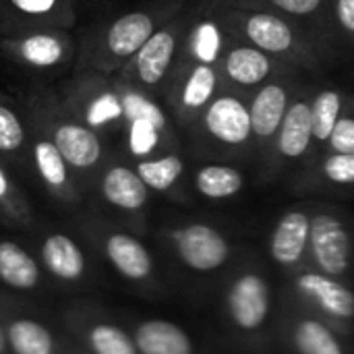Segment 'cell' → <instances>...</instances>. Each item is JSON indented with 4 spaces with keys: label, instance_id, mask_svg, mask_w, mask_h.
<instances>
[{
    "label": "cell",
    "instance_id": "cell-1",
    "mask_svg": "<svg viewBox=\"0 0 354 354\" xmlns=\"http://www.w3.org/2000/svg\"><path fill=\"white\" fill-rule=\"evenodd\" d=\"M189 2L191 0H151L89 27L77 46L75 68L116 75L151 35Z\"/></svg>",
    "mask_w": 354,
    "mask_h": 354
},
{
    "label": "cell",
    "instance_id": "cell-2",
    "mask_svg": "<svg viewBox=\"0 0 354 354\" xmlns=\"http://www.w3.org/2000/svg\"><path fill=\"white\" fill-rule=\"evenodd\" d=\"M220 10L234 37L253 44L299 73H317L334 56V48L288 17L228 4H220Z\"/></svg>",
    "mask_w": 354,
    "mask_h": 354
},
{
    "label": "cell",
    "instance_id": "cell-3",
    "mask_svg": "<svg viewBox=\"0 0 354 354\" xmlns=\"http://www.w3.org/2000/svg\"><path fill=\"white\" fill-rule=\"evenodd\" d=\"M193 153L216 162L253 164V127L249 97L222 89L201 116L185 131Z\"/></svg>",
    "mask_w": 354,
    "mask_h": 354
},
{
    "label": "cell",
    "instance_id": "cell-4",
    "mask_svg": "<svg viewBox=\"0 0 354 354\" xmlns=\"http://www.w3.org/2000/svg\"><path fill=\"white\" fill-rule=\"evenodd\" d=\"M23 108L25 120L39 129L58 147L75 174L100 172L108 160V139L73 116L56 91H35L25 97Z\"/></svg>",
    "mask_w": 354,
    "mask_h": 354
},
{
    "label": "cell",
    "instance_id": "cell-5",
    "mask_svg": "<svg viewBox=\"0 0 354 354\" xmlns=\"http://www.w3.org/2000/svg\"><path fill=\"white\" fill-rule=\"evenodd\" d=\"M116 83L124 108L120 137L127 156L139 162L170 149H180V131L170 118L162 100L131 83H124L118 77Z\"/></svg>",
    "mask_w": 354,
    "mask_h": 354
},
{
    "label": "cell",
    "instance_id": "cell-6",
    "mask_svg": "<svg viewBox=\"0 0 354 354\" xmlns=\"http://www.w3.org/2000/svg\"><path fill=\"white\" fill-rule=\"evenodd\" d=\"M56 93L73 116H77L91 131L100 133L104 139L120 135L124 124V108L114 75L75 68Z\"/></svg>",
    "mask_w": 354,
    "mask_h": 354
},
{
    "label": "cell",
    "instance_id": "cell-7",
    "mask_svg": "<svg viewBox=\"0 0 354 354\" xmlns=\"http://www.w3.org/2000/svg\"><path fill=\"white\" fill-rule=\"evenodd\" d=\"M195 2L197 0H191L178 15H174L168 23H164L143 44V48L116 73V77L122 79L124 83H131L160 97L166 81L170 79L180 58L183 41L195 12Z\"/></svg>",
    "mask_w": 354,
    "mask_h": 354
},
{
    "label": "cell",
    "instance_id": "cell-8",
    "mask_svg": "<svg viewBox=\"0 0 354 354\" xmlns=\"http://www.w3.org/2000/svg\"><path fill=\"white\" fill-rule=\"evenodd\" d=\"M218 66L178 60L160 95L180 135L201 116L212 100L222 91Z\"/></svg>",
    "mask_w": 354,
    "mask_h": 354
},
{
    "label": "cell",
    "instance_id": "cell-9",
    "mask_svg": "<svg viewBox=\"0 0 354 354\" xmlns=\"http://www.w3.org/2000/svg\"><path fill=\"white\" fill-rule=\"evenodd\" d=\"M303 83V73L290 71L270 79L247 95L253 127V164L257 166L259 174L263 172L270 160L274 141L288 112V106Z\"/></svg>",
    "mask_w": 354,
    "mask_h": 354
},
{
    "label": "cell",
    "instance_id": "cell-10",
    "mask_svg": "<svg viewBox=\"0 0 354 354\" xmlns=\"http://www.w3.org/2000/svg\"><path fill=\"white\" fill-rule=\"evenodd\" d=\"M77 39L71 29L39 27L0 35V52L35 73L66 71L77 58Z\"/></svg>",
    "mask_w": 354,
    "mask_h": 354
},
{
    "label": "cell",
    "instance_id": "cell-11",
    "mask_svg": "<svg viewBox=\"0 0 354 354\" xmlns=\"http://www.w3.org/2000/svg\"><path fill=\"white\" fill-rule=\"evenodd\" d=\"M311 95L313 83H303L295 93L288 112L282 120L278 137L274 141L270 160L259 174L263 183H272L286 174L288 170H299L303 164L311 160V139H313V124H311Z\"/></svg>",
    "mask_w": 354,
    "mask_h": 354
},
{
    "label": "cell",
    "instance_id": "cell-12",
    "mask_svg": "<svg viewBox=\"0 0 354 354\" xmlns=\"http://www.w3.org/2000/svg\"><path fill=\"white\" fill-rule=\"evenodd\" d=\"M353 257L354 236L348 220L332 207H313L309 259L315 270L342 280L353 268Z\"/></svg>",
    "mask_w": 354,
    "mask_h": 354
},
{
    "label": "cell",
    "instance_id": "cell-13",
    "mask_svg": "<svg viewBox=\"0 0 354 354\" xmlns=\"http://www.w3.org/2000/svg\"><path fill=\"white\" fill-rule=\"evenodd\" d=\"M290 71L295 68L286 66L278 58L270 56L268 52L255 48L253 44L241 37H232V41L226 46L218 62L222 87L236 91V93H245V95H249L251 91H255L270 79L282 73H290Z\"/></svg>",
    "mask_w": 354,
    "mask_h": 354
},
{
    "label": "cell",
    "instance_id": "cell-14",
    "mask_svg": "<svg viewBox=\"0 0 354 354\" xmlns=\"http://www.w3.org/2000/svg\"><path fill=\"white\" fill-rule=\"evenodd\" d=\"M170 243L178 259L193 272L209 274L224 268L230 259L228 236L207 222H187L170 232Z\"/></svg>",
    "mask_w": 354,
    "mask_h": 354
},
{
    "label": "cell",
    "instance_id": "cell-15",
    "mask_svg": "<svg viewBox=\"0 0 354 354\" xmlns=\"http://www.w3.org/2000/svg\"><path fill=\"white\" fill-rule=\"evenodd\" d=\"M232 37L234 35L222 17L220 4L197 0L178 60L218 66V62H220L226 46L232 41Z\"/></svg>",
    "mask_w": 354,
    "mask_h": 354
},
{
    "label": "cell",
    "instance_id": "cell-16",
    "mask_svg": "<svg viewBox=\"0 0 354 354\" xmlns=\"http://www.w3.org/2000/svg\"><path fill=\"white\" fill-rule=\"evenodd\" d=\"M272 311V288L257 270L241 272L228 286L226 313L239 332L253 334L261 330Z\"/></svg>",
    "mask_w": 354,
    "mask_h": 354
},
{
    "label": "cell",
    "instance_id": "cell-17",
    "mask_svg": "<svg viewBox=\"0 0 354 354\" xmlns=\"http://www.w3.org/2000/svg\"><path fill=\"white\" fill-rule=\"evenodd\" d=\"M297 295L311 305L324 322L332 326H344L354 319V292L334 276H328L319 270H301L295 280Z\"/></svg>",
    "mask_w": 354,
    "mask_h": 354
},
{
    "label": "cell",
    "instance_id": "cell-18",
    "mask_svg": "<svg viewBox=\"0 0 354 354\" xmlns=\"http://www.w3.org/2000/svg\"><path fill=\"white\" fill-rule=\"evenodd\" d=\"M75 21V0H0V35L39 27L71 29Z\"/></svg>",
    "mask_w": 354,
    "mask_h": 354
},
{
    "label": "cell",
    "instance_id": "cell-19",
    "mask_svg": "<svg viewBox=\"0 0 354 354\" xmlns=\"http://www.w3.org/2000/svg\"><path fill=\"white\" fill-rule=\"evenodd\" d=\"M311 209L309 205H292L276 220L268 236V251L278 268L295 270L309 257Z\"/></svg>",
    "mask_w": 354,
    "mask_h": 354
},
{
    "label": "cell",
    "instance_id": "cell-20",
    "mask_svg": "<svg viewBox=\"0 0 354 354\" xmlns=\"http://www.w3.org/2000/svg\"><path fill=\"white\" fill-rule=\"evenodd\" d=\"M214 2L239 6V8H259V10H270V12L288 17L301 23L311 33H315L330 48L336 50L338 46L334 29H332L330 0H214Z\"/></svg>",
    "mask_w": 354,
    "mask_h": 354
},
{
    "label": "cell",
    "instance_id": "cell-21",
    "mask_svg": "<svg viewBox=\"0 0 354 354\" xmlns=\"http://www.w3.org/2000/svg\"><path fill=\"white\" fill-rule=\"evenodd\" d=\"M100 191L112 207L127 214L141 212L147 205L151 193L135 170V164L118 158L106 160L100 168Z\"/></svg>",
    "mask_w": 354,
    "mask_h": 354
},
{
    "label": "cell",
    "instance_id": "cell-22",
    "mask_svg": "<svg viewBox=\"0 0 354 354\" xmlns=\"http://www.w3.org/2000/svg\"><path fill=\"white\" fill-rule=\"evenodd\" d=\"M295 187L301 191L354 189V153H317L297 170Z\"/></svg>",
    "mask_w": 354,
    "mask_h": 354
},
{
    "label": "cell",
    "instance_id": "cell-23",
    "mask_svg": "<svg viewBox=\"0 0 354 354\" xmlns=\"http://www.w3.org/2000/svg\"><path fill=\"white\" fill-rule=\"evenodd\" d=\"M29 127V158L33 164L35 174L39 180L58 197H71L75 193L73 176L75 172L66 164L64 156L58 151V147L35 127Z\"/></svg>",
    "mask_w": 354,
    "mask_h": 354
},
{
    "label": "cell",
    "instance_id": "cell-24",
    "mask_svg": "<svg viewBox=\"0 0 354 354\" xmlns=\"http://www.w3.org/2000/svg\"><path fill=\"white\" fill-rule=\"evenodd\" d=\"M195 193L207 201H228L239 197L247 187L243 168L234 162L203 160L191 174Z\"/></svg>",
    "mask_w": 354,
    "mask_h": 354
},
{
    "label": "cell",
    "instance_id": "cell-25",
    "mask_svg": "<svg viewBox=\"0 0 354 354\" xmlns=\"http://www.w3.org/2000/svg\"><path fill=\"white\" fill-rule=\"evenodd\" d=\"M348 93L334 83H313L311 95V124H313V139H311V158L322 153L328 145V139L346 106Z\"/></svg>",
    "mask_w": 354,
    "mask_h": 354
},
{
    "label": "cell",
    "instance_id": "cell-26",
    "mask_svg": "<svg viewBox=\"0 0 354 354\" xmlns=\"http://www.w3.org/2000/svg\"><path fill=\"white\" fill-rule=\"evenodd\" d=\"M135 170L139 172L149 191L168 195L180 189L187 176V162L180 149H170L153 158L135 162Z\"/></svg>",
    "mask_w": 354,
    "mask_h": 354
},
{
    "label": "cell",
    "instance_id": "cell-27",
    "mask_svg": "<svg viewBox=\"0 0 354 354\" xmlns=\"http://www.w3.org/2000/svg\"><path fill=\"white\" fill-rule=\"evenodd\" d=\"M106 255L110 263L129 280H145L153 261L145 245L127 232H112L106 239Z\"/></svg>",
    "mask_w": 354,
    "mask_h": 354
},
{
    "label": "cell",
    "instance_id": "cell-28",
    "mask_svg": "<svg viewBox=\"0 0 354 354\" xmlns=\"http://www.w3.org/2000/svg\"><path fill=\"white\" fill-rule=\"evenodd\" d=\"M133 340L139 354H193V342L187 332L164 319L143 322Z\"/></svg>",
    "mask_w": 354,
    "mask_h": 354
},
{
    "label": "cell",
    "instance_id": "cell-29",
    "mask_svg": "<svg viewBox=\"0 0 354 354\" xmlns=\"http://www.w3.org/2000/svg\"><path fill=\"white\" fill-rule=\"evenodd\" d=\"M290 342L297 354H346L330 324L313 315H303L292 324Z\"/></svg>",
    "mask_w": 354,
    "mask_h": 354
},
{
    "label": "cell",
    "instance_id": "cell-30",
    "mask_svg": "<svg viewBox=\"0 0 354 354\" xmlns=\"http://www.w3.org/2000/svg\"><path fill=\"white\" fill-rule=\"evenodd\" d=\"M41 259L50 274L60 280H77L85 270V257L77 243L66 234H50L41 245Z\"/></svg>",
    "mask_w": 354,
    "mask_h": 354
},
{
    "label": "cell",
    "instance_id": "cell-31",
    "mask_svg": "<svg viewBox=\"0 0 354 354\" xmlns=\"http://www.w3.org/2000/svg\"><path fill=\"white\" fill-rule=\"evenodd\" d=\"M0 278L21 290H29L37 284L39 280V270L33 257L21 249L17 243L2 241L0 243Z\"/></svg>",
    "mask_w": 354,
    "mask_h": 354
},
{
    "label": "cell",
    "instance_id": "cell-32",
    "mask_svg": "<svg viewBox=\"0 0 354 354\" xmlns=\"http://www.w3.org/2000/svg\"><path fill=\"white\" fill-rule=\"evenodd\" d=\"M29 153V127L4 95H0V158L19 160Z\"/></svg>",
    "mask_w": 354,
    "mask_h": 354
},
{
    "label": "cell",
    "instance_id": "cell-33",
    "mask_svg": "<svg viewBox=\"0 0 354 354\" xmlns=\"http://www.w3.org/2000/svg\"><path fill=\"white\" fill-rule=\"evenodd\" d=\"M6 342L15 354H52L54 348L50 332L31 319L12 322L6 334Z\"/></svg>",
    "mask_w": 354,
    "mask_h": 354
},
{
    "label": "cell",
    "instance_id": "cell-34",
    "mask_svg": "<svg viewBox=\"0 0 354 354\" xmlns=\"http://www.w3.org/2000/svg\"><path fill=\"white\" fill-rule=\"evenodd\" d=\"M89 344L95 354H139L135 340H131L120 328L100 324L89 332Z\"/></svg>",
    "mask_w": 354,
    "mask_h": 354
},
{
    "label": "cell",
    "instance_id": "cell-35",
    "mask_svg": "<svg viewBox=\"0 0 354 354\" xmlns=\"http://www.w3.org/2000/svg\"><path fill=\"white\" fill-rule=\"evenodd\" d=\"M324 151L354 153V95H348L346 106H344Z\"/></svg>",
    "mask_w": 354,
    "mask_h": 354
},
{
    "label": "cell",
    "instance_id": "cell-36",
    "mask_svg": "<svg viewBox=\"0 0 354 354\" xmlns=\"http://www.w3.org/2000/svg\"><path fill=\"white\" fill-rule=\"evenodd\" d=\"M330 17L336 41L354 44V0H330Z\"/></svg>",
    "mask_w": 354,
    "mask_h": 354
},
{
    "label": "cell",
    "instance_id": "cell-37",
    "mask_svg": "<svg viewBox=\"0 0 354 354\" xmlns=\"http://www.w3.org/2000/svg\"><path fill=\"white\" fill-rule=\"evenodd\" d=\"M0 207L10 212V214H19L21 212L19 191H17L15 183L10 180V176L6 174V170L2 166H0Z\"/></svg>",
    "mask_w": 354,
    "mask_h": 354
},
{
    "label": "cell",
    "instance_id": "cell-38",
    "mask_svg": "<svg viewBox=\"0 0 354 354\" xmlns=\"http://www.w3.org/2000/svg\"><path fill=\"white\" fill-rule=\"evenodd\" d=\"M4 346H6V336H4V332H2V328H0V354L4 351Z\"/></svg>",
    "mask_w": 354,
    "mask_h": 354
},
{
    "label": "cell",
    "instance_id": "cell-39",
    "mask_svg": "<svg viewBox=\"0 0 354 354\" xmlns=\"http://www.w3.org/2000/svg\"><path fill=\"white\" fill-rule=\"evenodd\" d=\"M201 2H212V0H201Z\"/></svg>",
    "mask_w": 354,
    "mask_h": 354
}]
</instances>
